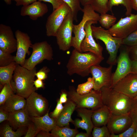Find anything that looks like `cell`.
<instances>
[{
  "instance_id": "1",
  "label": "cell",
  "mask_w": 137,
  "mask_h": 137,
  "mask_svg": "<svg viewBox=\"0 0 137 137\" xmlns=\"http://www.w3.org/2000/svg\"><path fill=\"white\" fill-rule=\"evenodd\" d=\"M104 59L103 56L91 52H80L74 49L66 65L67 73L70 76L76 74L82 77L88 76L91 67L99 64Z\"/></svg>"
},
{
  "instance_id": "2",
  "label": "cell",
  "mask_w": 137,
  "mask_h": 137,
  "mask_svg": "<svg viewBox=\"0 0 137 137\" xmlns=\"http://www.w3.org/2000/svg\"><path fill=\"white\" fill-rule=\"evenodd\" d=\"M100 90L103 104L112 114L119 115L129 113L132 99L110 87H103Z\"/></svg>"
},
{
  "instance_id": "3",
  "label": "cell",
  "mask_w": 137,
  "mask_h": 137,
  "mask_svg": "<svg viewBox=\"0 0 137 137\" xmlns=\"http://www.w3.org/2000/svg\"><path fill=\"white\" fill-rule=\"evenodd\" d=\"M36 72V67L29 70L18 64L11 81L17 94L26 99L35 91L33 82Z\"/></svg>"
},
{
  "instance_id": "4",
  "label": "cell",
  "mask_w": 137,
  "mask_h": 137,
  "mask_svg": "<svg viewBox=\"0 0 137 137\" xmlns=\"http://www.w3.org/2000/svg\"><path fill=\"white\" fill-rule=\"evenodd\" d=\"M94 38L102 41L104 43L109 54L107 63L110 65L116 64L118 50L123 45V39L114 37L111 35L108 30L101 26H91Z\"/></svg>"
},
{
  "instance_id": "5",
  "label": "cell",
  "mask_w": 137,
  "mask_h": 137,
  "mask_svg": "<svg viewBox=\"0 0 137 137\" xmlns=\"http://www.w3.org/2000/svg\"><path fill=\"white\" fill-rule=\"evenodd\" d=\"M69 89L67 93L68 99L76 104V107L94 111L103 105L100 90H92L88 93L82 94L77 93L74 87L70 86Z\"/></svg>"
},
{
  "instance_id": "6",
  "label": "cell",
  "mask_w": 137,
  "mask_h": 137,
  "mask_svg": "<svg viewBox=\"0 0 137 137\" xmlns=\"http://www.w3.org/2000/svg\"><path fill=\"white\" fill-rule=\"evenodd\" d=\"M83 15L81 20L78 25L73 24V32L74 36L72 37L71 47L79 52H81L80 46L86 35L85 26L86 22L90 20L98 21L100 15L95 12L90 4L83 6L81 11Z\"/></svg>"
},
{
  "instance_id": "7",
  "label": "cell",
  "mask_w": 137,
  "mask_h": 137,
  "mask_svg": "<svg viewBox=\"0 0 137 137\" xmlns=\"http://www.w3.org/2000/svg\"><path fill=\"white\" fill-rule=\"evenodd\" d=\"M31 48L32 51L30 57L26 59L23 66L31 70L44 60L50 61L53 58V52L52 47L47 41L36 42L32 44Z\"/></svg>"
},
{
  "instance_id": "8",
  "label": "cell",
  "mask_w": 137,
  "mask_h": 137,
  "mask_svg": "<svg viewBox=\"0 0 137 137\" xmlns=\"http://www.w3.org/2000/svg\"><path fill=\"white\" fill-rule=\"evenodd\" d=\"M74 21L71 10L57 31L56 36L57 43L59 49L62 51H67L71 47Z\"/></svg>"
},
{
  "instance_id": "9",
  "label": "cell",
  "mask_w": 137,
  "mask_h": 137,
  "mask_svg": "<svg viewBox=\"0 0 137 137\" xmlns=\"http://www.w3.org/2000/svg\"><path fill=\"white\" fill-rule=\"evenodd\" d=\"M71 10L69 5L64 2L53 11L47 18L45 25L47 36L56 37L57 30Z\"/></svg>"
},
{
  "instance_id": "10",
  "label": "cell",
  "mask_w": 137,
  "mask_h": 137,
  "mask_svg": "<svg viewBox=\"0 0 137 137\" xmlns=\"http://www.w3.org/2000/svg\"><path fill=\"white\" fill-rule=\"evenodd\" d=\"M137 29V14L121 18L108 30L114 37L124 39Z\"/></svg>"
},
{
  "instance_id": "11",
  "label": "cell",
  "mask_w": 137,
  "mask_h": 137,
  "mask_svg": "<svg viewBox=\"0 0 137 137\" xmlns=\"http://www.w3.org/2000/svg\"><path fill=\"white\" fill-rule=\"evenodd\" d=\"M125 46L126 48L121 51L117 59V67L115 72L112 73L110 88H112L120 80L132 73L131 60L127 46Z\"/></svg>"
},
{
  "instance_id": "12",
  "label": "cell",
  "mask_w": 137,
  "mask_h": 137,
  "mask_svg": "<svg viewBox=\"0 0 137 137\" xmlns=\"http://www.w3.org/2000/svg\"><path fill=\"white\" fill-rule=\"evenodd\" d=\"M26 100L25 109L30 117L42 116L48 111L46 100L35 91L33 92Z\"/></svg>"
},
{
  "instance_id": "13",
  "label": "cell",
  "mask_w": 137,
  "mask_h": 137,
  "mask_svg": "<svg viewBox=\"0 0 137 137\" xmlns=\"http://www.w3.org/2000/svg\"><path fill=\"white\" fill-rule=\"evenodd\" d=\"M112 66L110 65L108 67H104L97 64L91 67L90 73L94 81L93 89L99 90L103 87H110Z\"/></svg>"
},
{
  "instance_id": "14",
  "label": "cell",
  "mask_w": 137,
  "mask_h": 137,
  "mask_svg": "<svg viewBox=\"0 0 137 137\" xmlns=\"http://www.w3.org/2000/svg\"><path fill=\"white\" fill-rule=\"evenodd\" d=\"M15 33L17 41V50L14 61L23 66L26 60V54H30L29 48L31 47L32 44L30 37L27 33L17 30Z\"/></svg>"
},
{
  "instance_id": "15",
  "label": "cell",
  "mask_w": 137,
  "mask_h": 137,
  "mask_svg": "<svg viewBox=\"0 0 137 137\" xmlns=\"http://www.w3.org/2000/svg\"><path fill=\"white\" fill-rule=\"evenodd\" d=\"M97 23L98 21L93 20L89 21L86 22L85 26V36L81 43L80 48L81 52H90L102 56L103 48L94 39L91 28L93 24Z\"/></svg>"
},
{
  "instance_id": "16",
  "label": "cell",
  "mask_w": 137,
  "mask_h": 137,
  "mask_svg": "<svg viewBox=\"0 0 137 137\" xmlns=\"http://www.w3.org/2000/svg\"><path fill=\"white\" fill-rule=\"evenodd\" d=\"M112 88L115 90L133 98L137 95V75L132 73H129Z\"/></svg>"
},
{
  "instance_id": "17",
  "label": "cell",
  "mask_w": 137,
  "mask_h": 137,
  "mask_svg": "<svg viewBox=\"0 0 137 137\" xmlns=\"http://www.w3.org/2000/svg\"><path fill=\"white\" fill-rule=\"evenodd\" d=\"M132 123L129 113L119 115L112 114L107 126L111 134H118L127 129Z\"/></svg>"
},
{
  "instance_id": "18",
  "label": "cell",
  "mask_w": 137,
  "mask_h": 137,
  "mask_svg": "<svg viewBox=\"0 0 137 137\" xmlns=\"http://www.w3.org/2000/svg\"><path fill=\"white\" fill-rule=\"evenodd\" d=\"M0 49L11 54L17 50V41L11 27L0 24Z\"/></svg>"
},
{
  "instance_id": "19",
  "label": "cell",
  "mask_w": 137,
  "mask_h": 137,
  "mask_svg": "<svg viewBox=\"0 0 137 137\" xmlns=\"http://www.w3.org/2000/svg\"><path fill=\"white\" fill-rule=\"evenodd\" d=\"M76 109L78 116L81 119H76L73 123L76 128H80L85 130L86 133L90 135L94 126L92 120L93 110L84 108L76 107Z\"/></svg>"
},
{
  "instance_id": "20",
  "label": "cell",
  "mask_w": 137,
  "mask_h": 137,
  "mask_svg": "<svg viewBox=\"0 0 137 137\" xmlns=\"http://www.w3.org/2000/svg\"><path fill=\"white\" fill-rule=\"evenodd\" d=\"M48 11L46 5L38 1L23 6L21 9L20 15L23 16H28L31 20L35 21L42 17Z\"/></svg>"
},
{
  "instance_id": "21",
  "label": "cell",
  "mask_w": 137,
  "mask_h": 137,
  "mask_svg": "<svg viewBox=\"0 0 137 137\" xmlns=\"http://www.w3.org/2000/svg\"><path fill=\"white\" fill-rule=\"evenodd\" d=\"M7 121L12 128L16 129L27 127L31 121L30 117L25 109L9 113Z\"/></svg>"
},
{
  "instance_id": "22",
  "label": "cell",
  "mask_w": 137,
  "mask_h": 137,
  "mask_svg": "<svg viewBox=\"0 0 137 137\" xmlns=\"http://www.w3.org/2000/svg\"><path fill=\"white\" fill-rule=\"evenodd\" d=\"M76 104L68 99L65 103L63 108L57 118L55 119L56 125L60 127L68 126L69 123H73L71 116L76 108Z\"/></svg>"
},
{
  "instance_id": "23",
  "label": "cell",
  "mask_w": 137,
  "mask_h": 137,
  "mask_svg": "<svg viewBox=\"0 0 137 137\" xmlns=\"http://www.w3.org/2000/svg\"><path fill=\"white\" fill-rule=\"evenodd\" d=\"M26 103V100L25 98L14 94L1 106L0 108L10 113L25 109Z\"/></svg>"
},
{
  "instance_id": "24",
  "label": "cell",
  "mask_w": 137,
  "mask_h": 137,
  "mask_svg": "<svg viewBox=\"0 0 137 137\" xmlns=\"http://www.w3.org/2000/svg\"><path fill=\"white\" fill-rule=\"evenodd\" d=\"M49 111L42 116L30 117L31 121L40 130L49 132L56 125V120L50 117Z\"/></svg>"
},
{
  "instance_id": "25",
  "label": "cell",
  "mask_w": 137,
  "mask_h": 137,
  "mask_svg": "<svg viewBox=\"0 0 137 137\" xmlns=\"http://www.w3.org/2000/svg\"><path fill=\"white\" fill-rule=\"evenodd\" d=\"M112 113L105 106L93 111L92 120L94 126L100 127L107 125Z\"/></svg>"
},
{
  "instance_id": "26",
  "label": "cell",
  "mask_w": 137,
  "mask_h": 137,
  "mask_svg": "<svg viewBox=\"0 0 137 137\" xmlns=\"http://www.w3.org/2000/svg\"><path fill=\"white\" fill-rule=\"evenodd\" d=\"M18 64L13 61L7 66H0V85L3 87L5 84L10 83Z\"/></svg>"
},
{
  "instance_id": "27",
  "label": "cell",
  "mask_w": 137,
  "mask_h": 137,
  "mask_svg": "<svg viewBox=\"0 0 137 137\" xmlns=\"http://www.w3.org/2000/svg\"><path fill=\"white\" fill-rule=\"evenodd\" d=\"M68 126L60 127L56 125L51 131L52 137H75L78 133L76 128L73 129Z\"/></svg>"
},
{
  "instance_id": "28",
  "label": "cell",
  "mask_w": 137,
  "mask_h": 137,
  "mask_svg": "<svg viewBox=\"0 0 137 137\" xmlns=\"http://www.w3.org/2000/svg\"><path fill=\"white\" fill-rule=\"evenodd\" d=\"M23 127L18 129L16 131H13L9 124L5 125L1 129L0 136L2 137H20L24 135L27 130Z\"/></svg>"
},
{
  "instance_id": "29",
  "label": "cell",
  "mask_w": 137,
  "mask_h": 137,
  "mask_svg": "<svg viewBox=\"0 0 137 137\" xmlns=\"http://www.w3.org/2000/svg\"><path fill=\"white\" fill-rule=\"evenodd\" d=\"M119 5H123L126 9V15H130L132 13V9L131 0H109L108 7L109 11L112 13L113 6H118Z\"/></svg>"
},
{
  "instance_id": "30",
  "label": "cell",
  "mask_w": 137,
  "mask_h": 137,
  "mask_svg": "<svg viewBox=\"0 0 137 137\" xmlns=\"http://www.w3.org/2000/svg\"><path fill=\"white\" fill-rule=\"evenodd\" d=\"M116 20L114 16L106 13L100 14L98 21L102 27L108 30L115 24Z\"/></svg>"
},
{
  "instance_id": "31",
  "label": "cell",
  "mask_w": 137,
  "mask_h": 137,
  "mask_svg": "<svg viewBox=\"0 0 137 137\" xmlns=\"http://www.w3.org/2000/svg\"><path fill=\"white\" fill-rule=\"evenodd\" d=\"M109 0H92L90 5L94 10L100 14L107 13Z\"/></svg>"
},
{
  "instance_id": "32",
  "label": "cell",
  "mask_w": 137,
  "mask_h": 137,
  "mask_svg": "<svg viewBox=\"0 0 137 137\" xmlns=\"http://www.w3.org/2000/svg\"><path fill=\"white\" fill-rule=\"evenodd\" d=\"M14 90L11 82L5 84L0 93V105H3L6 100L12 94Z\"/></svg>"
},
{
  "instance_id": "33",
  "label": "cell",
  "mask_w": 137,
  "mask_h": 137,
  "mask_svg": "<svg viewBox=\"0 0 137 137\" xmlns=\"http://www.w3.org/2000/svg\"><path fill=\"white\" fill-rule=\"evenodd\" d=\"M94 81L93 78L89 77L85 82L79 84L76 89L77 93L80 94H84L90 92L94 89Z\"/></svg>"
},
{
  "instance_id": "34",
  "label": "cell",
  "mask_w": 137,
  "mask_h": 137,
  "mask_svg": "<svg viewBox=\"0 0 137 137\" xmlns=\"http://www.w3.org/2000/svg\"><path fill=\"white\" fill-rule=\"evenodd\" d=\"M71 8L74 21H78L77 16L79 12L81 11L82 9L80 6L79 0H63Z\"/></svg>"
},
{
  "instance_id": "35",
  "label": "cell",
  "mask_w": 137,
  "mask_h": 137,
  "mask_svg": "<svg viewBox=\"0 0 137 137\" xmlns=\"http://www.w3.org/2000/svg\"><path fill=\"white\" fill-rule=\"evenodd\" d=\"M92 135L93 137H110L111 134L107 125L100 127L94 126Z\"/></svg>"
},
{
  "instance_id": "36",
  "label": "cell",
  "mask_w": 137,
  "mask_h": 137,
  "mask_svg": "<svg viewBox=\"0 0 137 137\" xmlns=\"http://www.w3.org/2000/svg\"><path fill=\"white\" fill-rule=\"evenodd\" d=\"M15 56L4 52L0 49V66L8 65L14 61Z\"/></svg>"
},
{
  "instance_id": "37",
  "label": "cell",
  "mask_w": 137,
  "mask_h": 137,
  "mask_svg": "<svg viewBox=\"0 0 137 137\" xmlns=\"http://www.w3.org/2000/svg\"><path fill=\"white\" fill-rule=\"evenodd\" d=\"M123 45L129 46L137 45V29L123 39Z\"/></svg>"
},
{
  "instance_id": "38",
  "label": "cell",
  "mask_w": 137,
  "mask_h": 137,
  "mask_svg": "<svg viewBox=\"0 0 137 137\" xmlns=\"http://www.w3.org/2000/svg\"><path fill=\"white\" fill-rule=\"evenodd\" d=\"M136 128L132 123L131 126L122 133L118 134H111L110 137H133Z\"/></svg>"
},
{
  "instance_id": "39",
  "label": "cell",
  "mask_w": 137,
  "mask_h": 137,
  "mask_svg": "<svg viewBox=\"0 0 137 137\" xmlns=\"http://www.w3.org/2000/svg\"><path fill=\"white\" fill-rule=\"evenodd\" d=\"M130 115L133 123L137 128V100L132 99Z\"/></svg>"
},
{
  "instance_id": "40",
  "label": "cell",
  "mask_w": 137,
  "mask_h": 137,
  "mask_svg": "<svg viewBox=\"0 0 137 137\" xmlns=\"http://www.w3.org/2000/svg\"><path fill=\"white\" fill-rule=\"evenodd\" d=\"M27 129L24 137H34L36 136L40 131L31 121L27 126Z\"/></svg>"
},
{
  "instance_id": "41",
  "label": "cell",
  "mask_w": 137,
  "mask_h": 137,
  "mask_svg": "<svg viewBox=\"0 0 137 137\" xmlns=\"http://www.w3.org/2000/svg\"><path fill=\"white\" fill-rule=\"evenodd\" d=\"M63 107L62 104L60 103L58 100L55 109L50 114V117L55 119H56L61 112Z\"/></svg>"
},
{
  "instance_id": "42",
  "label": "cell",
  "mask_w": 137,
  "mask_h": 137,
  "mask_svg": "<svg viewBox=\"0 0 137 137\" xmlns=\"http://www.w3.org/2000/svg\"><path fill=\"white\" fill-rule=\"evenodd\" d=\"M49 70L46 66H44L35 73V76L38 79L44 80L47 77L48 73Z\"/></svg>"
},
{
  "instance_id": "43",
  "label": "cell",
  "mask_w": 137,
  "mask_h": 137,
  "mask_svg": "<svg viewBox=\"0 0 137 137\" xmlns=\"http://www.w3.org/2000/svg\"><path fill=\"white\" fill-rule=\"evenodd\" d=\"M38 1H43L51 3L53 6V11L58 8L64 3L63 0H38Z\"/></svg>"
},
{
  "instance_id": "44",
  "label": "cell",
  "mask_w": 137,
  "mask_h": 137,
  "mask_svg": "<svg viewBox=\"0 0 137 137\" xmlns=\"http://www.w3.org/2000/svg\"><path fill=\"white\" fill-rule=\"evenodd\" d=\"M127 47L129 54L132 56L133 59L137 60V45Z\"/></svg>"
},
{
  "instance_id": "45",
  "label": "cell",
  "mask_w": 137,
  "mask_h": 137,
  "mask_svg": "<svg viewBox=\"0 0 137 137\" xmlns=\"http://www.w3.org/2000/svg\"><path fill=\"white\" fill-rule=\"evenodd\" d=\"M9 115V113L0 108V123H1L5 121H7Z\"/></svg>"
},
{
  "instance_id": "46",
  "label": "cell",
  "mask_w": 137,
  "mask_h": 137,
  "mask_svg": "<svg viewBox=\"0 0 137 137\" xmlns=\"http://www.w3.org/2000/svg\"><path fill=\"white\" fill-rule=\"evenodd\" d=\"M37 0H18L16 2V5L17 6L20 5L26 6L36 2Z\"/></svg>"
},
{
  "instance_id": "47",
  "label": "cell",
  "mask_w": 137,
  "mask_h": 137,
  "mask_svg": "<svg viewBox=\"0 0 137 137\" xmlns=\"http://www.w3.org/2000/svg\"><path fill=\"white\" fill-rule=\"evenodd\" d=\"M33 82L34 85L37 90L39 88H43L44 87V84L41 80L37 78Z\"/></svg>"
},
{
  "instance_id": "48",
  "label": "cell",
  "mask_w": 137,
  "mask_h": 137,
  "mask_svg": "<svg viewBox=\"0 0 137 137\" xmlns=\"http://www.w3.org/2000/svg\"><path fill=\"white\" fill-rule=\"evenodd\" d=\"M131 72L137 75V60H131Z\"/></svg>"
},
{
  "instance_id": "49",
  "label": "cell",
  "mask_w": 137,
  "mask_h": 137,
  "mask_svg": "<svg viewBox=\"0 0 137 137\" xmlns=\"http://www.w3.org/2000/svg\"><path fill=\"white\" fill-rule=\"evenodd\" d=\"M67 93L65 92L62 91L60 95L59 101L62 104L66 103L68 100Z\"/></svg>"
},
{
  "instance_id": "50",
  "label": "cell",
  "mask_w": 137,
  "mask_h": 137,
  "mask_svg": "<svg viewBox=\"0 0 137 137\" xmlns=\"http://www.w3.org/2000/svg\"><path fill=\"white\" fill-rule=\"evenodd\" d=\"M37 137H51L50 133L43 130H40L36 136Z\"/></svg>"
},
{
  "instance_id": "51",
  "label": "cell",
  "mask_w": 137,
  "mask_h": 137,
  "mask_svg": "<svg viewBox=\"0 0 137 137\" xmlns=\"http://www.w3.org/2000/svg\"><path fill=\"white\" fill-rule=\"evenodd\" d=\"M91 1L92 0H79L80 3L83 6L90 4Z\"/></svg>"
},
{
  "instance_id": "52",
  "label": "cell",
  "mask_w": 137,
  "mask_h": 137,
  "mask_svg": "<svg viewBox=\"0 0 137 137\" xmlns=\"http://www.w3.org/2000/svg\"><path fill=\"white\" fill-rule=\"evenodd\" d=\"M90 135L87 133H78L75 135V137H89Z\"/></svg>"
},
{
  "instance_id": "53",
  "label": "cell",
  "mask_w": 137,
  "mask_h": 137,
  "mask_svg": "<svg viewBox=\"0 0 137 137\" xmlns=\"http://www.w3.org/2000/svg\"><path fill=\"white\" fill-rule=\"evenodd\" d=\"M132 9L137 11V0H131Z\"/></svg>"
},
{
  "instance_id": "54",
  "label": "cell",
  "mask_w": 137,
  "mask_h": 137,
  "mask_svg": "<svg viewBox=\"0 0 137 137\" xmlns=\"http://www.w3.org/2000/svg\"><path fill=\"white\" fill-rule=\"evenodd\" d=\"M6 3L8 5H10L11 4V0H4Z\"/></svg>"
},
{
  "instance_id": "55",
  "label": "cell",
  "mask_w": 137,
  "mask_h": 137,
  "mask_svg": "<svg viewBox=\"0 0 137 137\" xmlns=\"http://www.w3.org/2000/svg\"><path fill=\"white\" fill-rule=\"evenodd\" d=\"M133 137H137V128H136Z\"/></svg>"
},
{
  "instance_id": "56",
  "label": "cell",
  "mask_w": 137,
  "mask_h": 137,
  "mask_svg": "<svg viewBox=\"0 0 137 137\" xmlns=\"http://www.w3.org/2000/svg\"><path fill=\"white\" fill-rule=\"evenodd\" d=\"M132 99L137 100V95Z\"/></svg>"
},
{
  "instance_id": "57",
  "label": "cell",
  "mask_w": 137,
  "mask_h": 137,
  "mask_svg": "<svg viewBox=\"0 0 137 137\" xmlns=\"http://www.w3.org/2000/svg\"><path fill=\"white\" fill-rule=\"evenodd\" d=\"M13 0L14 1L16 2L18 1V0Z\"/></svg>"
}]
</instances>
